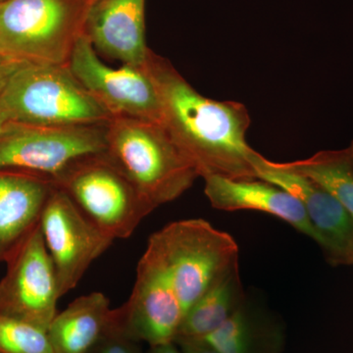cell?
Masks as SVG:
<instances>
[{"label":"cell","instance_id":"ffe728a7","mask_svg":"<svg viewBox=\"0 0 353 353\" xmlns=\"http://www.w3.org/2000/svg\"><path fill=\"white\" fill-rule=\"evenodd\" d=\"M202 341L218 353H252V329L245 303Z\"/></svg>","mask_w":353,"mask_h":353},{"label":"cell","instance_id":"4fadbf2b","mask_svg":"<svg viewBox=\"0 0 353 353\" xmlns=\"http://www.w3.org/2000/svg\"><path fill=\"white\" fill-rule=\"evenodd\" d=\"M145 0H97L88 11L85 34L94 50L123 64L145 66Z\"/></svg>","mask_w":353,"mask_h":353},{"label":"cell","instance_id":"6da1fadb","mask_svg":"<svg viewBox=\"0 0 353 353\" xmlns=\"http://www.w3.org/2000/svg\"><path fill=\"white\" fill-rule=\"evenodd\" d=\"M146 66L161 103L162 125L196 167L199 176L256 179L261 157L246 141L250 113L238 101H218L199 94L173 65L150 50Z\"/></svg>","mask_w":353,"mask_h":353},{"label":"cell","instance_id":"44dd1931","mask_svg":"<svg viewBox=\"0 0 353 353\" xmlns=\"http://www.w3.org/2000/svg\"><path fill=\"white\" fill-rule=\"evenodd\" d=\"M118 318V317H117ZM97 353H143L139 341L132 340L121 330L119 323L108 334Z\"/></svg>","mask_w":353,"mask_h":353},{"label":"cell","instance_id":"484cf974","mask_svg":"<svg viewBox=\"0 0 353 353\" xmlns=\"http://www.w3.org/2000/svg\"><path fill=\"white\" fill-rule=\"evenodd\" d=\"M350 265H353V245L352 248V253H350Z\"/></svg>","mask_w":353,"mask_h":353},{"label":"cell","instance_id":"4316f807","mask_svg":"<svg viewBox=\"0 0 353 353\" xmlns=\"http://www.w3.org/2000/svg\"><path fill=\"white\" fill-rule=\"evenodd\" d=\"M87 1L90 4V6H92L97 0H87Z\"/></svg>","mask_w":353,"mask_h":353},{"label":"cell","instance_id":"cb8c5ba5","mask_svg":"<svg viewBox=\"0 0 353 353\" xmlns=\"http://www.w3.org/2000/svg\"><path fill=\"white\" fill-rule=\"evenodd\" d=\"M150 353H181L176 347V343H165V345L150 347Z\"/></svg>","mask_w":353,"mask_h":353},{"label":"cell","instance_id":"f1b7e54d","mask_svg":"<svg viewBox=\"0 0 353 353\" xmlns=\"http://www.w3.org/2000/svg\"><path fill=\"white\" fill-rule=\"evenodd\" d=\"M6 1V0H0V2Z\"/></svg>","mask_w":353,"mask_h":353},{"label":"cell","instance_id":"f546056e","mask_svg":"<svg viewBox=\"0 0 353 353\" xmlns=\"http://www.w3.org/2000/svg\"><path fill=\"white\" fill-rule=\"evenodd\" d=\"M0 52H2L1 50H0Z\"/></svg>","mask_w":353,"mask_h":353},{"label":"cell","instance_id":"7c38bea8","mask_svg":"<svg viewBox=\"0 0 353 353\" xmlns=\"http://www.w3.org/2000/svg\"><path fill=\"white\" fill-rule=\"evenodd\" d=\"M257 178L282 188L303 204L318 236V245L334 265H350L353 245V218L319 183L260 157Z\"/></svg>","mask_w":353,"mask_h":353},{"label":"cell","instance_id":"3957f363","mask_svg":"<svg viewBox=\"0 0 353 353\" xmlns=\"http://www.w3.org/2000/svg\"><path fill=\"white\" fill-rule=\"evenodd\" d=\"M146 250L170 278L185 314L215 283L239 267L236 241L203 219L170 223L150 236Z\"/></svg>","mask_w":353,"mask_h":353},{"label":"cell","instance_id":"9a60e30c","mask_svg":"<svg viewBox=\"0 0 353 353\" xmlns=\"http://www.w3.org/2000/svg\"><path fill=\"white\" fill-rule=\"evenodd\" d=\"M54 185L43 176L0 169V262L38 226Z\"/></svg>","mask_w":353,"mask_h":353},{"label":"cell","instance_id":"52a82bcc","mask_svg":"<svg viewBox=\"0 0 353 353\" xmlns=\"http://www.w3.org/2000/svg\"><path fill=\"white\" fill-rule=\"evenodd\" d=\"M106 124L32 126L13 122L0 137V169L25 172L54 183L76 162L106 153Z\"/></svg>","mask_w":353,"mask_h":353},{"label":"cell","instance_id":"83f0119b","mask_svg":"<svg viewBox=\"0 0 353 353\" xmlns=\"http://www.w3.org/2000/svg\"><path fill=\"white\" fill-rule=\"evenodd\" d=\"M350 146H352V153H353V141L352 143V145H350Z\"/></svg>","mask_w":353,"mask_h":353},{"label":"cell","instance_id":"d6986e66","mask_svg":"<svg viewBox=\"0 0 353 353\" xmlns=\"http://www.w3.org/2000/svg\"><path fill=\"white\" fill-rule=\"evenodd\" d=\"M0 353H53L48 331L0 315Z\"/></svg>","mask_w":353,"mask_h":353},{"label":"cell","instance_id":"ac0fdd59","mask_svg":"<svg viewBox=\"0 0 353 353\" xmlns=\"http://www.w3.org/2000/svg\"><path fill=\"white\" fill-rule=\"evenodd\" d=\"M279 165L319 183L340 202L353 218L352 146L345 150H322L306 159Z\"/></svg>","mask_w":353,"mask_h":353},{"label":"cell","instance_id":"7402d4cb","mask_svg":"<svg viewBox=\"0 0 353 353\" xmlns=\"http://www.w3.org/2000/svg\"><path fill=\"white\" fill-rule=\"evenodd\" d=\"M26 63L27 62L21 61L17 58L0 52V94L6 90L14 74Z\"/></svg>","mask_w":353,"mask_h":353},{"label":"cell","instance_id":"2e32d148","mask_svg":"<svg viewBox=\"0 0 353 353\" xmlns=\"http://www.w3.org/2000/svg\"><path fill=\"white\" fill-rule=\"evenodd\" d=\"M117 323V311L102 292L78 297L48 330L53 353H97Z\"/></svg>","mask_w":353,"mask_h":353},{"label":"cell","instance_id":"8fae6325","mask_svg":"<svg viewBox=\"0 0 353 353\" xmlns=\"http://www.w3.org/2000/svg\"><path fill=\"white\" fill-rule=\"evenodd\" d=\"M116 310L121 330L150 347L175 343L185 316L170 278L148 250L139 260L131 296Z\"/></svg>","mask_w":353,"mask_h":353},{"label":"cell","instance_id":"e0dca14e","mask_svg":"<svg viewBox=\"0 0 353 353\" xmlns=\"http://www.w3.org/2000/svg\"><path fill=\"white\" fill-rule=\"evenodd\" d=\"M239 267L221 278L185 312L176 341H202L245 303Z\"/></svg>","mask_w":353,"mask_h":353},{"label":"cell","instance_id":"ba28073f","mask_svg":"<svg viewBox=\"0 0 353 353\" xmlns=\"http://www.w3.org/2000/svg\"><path fill=\"white\" fill-rule=\"evenodd\" d=\"M148 62V61H146ZM71 73L112 118L161 122L157 87L146 64L112 68L101 61L85 34L72 51Z\"/></svg>","mask_w":353,"mask_h":353},{"label":"cell","instance_id":"277c9868","mask_svg":"<svg viewBox=\"0 0 353 353\" xmlns=\"http://www.w3.org/2000/svg\"><path fill=\"white\" fill-rule=\"evenodd\" d=\"M0 112L32 126L99 125L112 119L68 65H23L0 94Z\"/></svg>","mask_w":353,"mask_h":353},{"label":"cell","instance_id":"7a4b0ae2","mask_svg":"<svg viewBox=\"0 0 353 353\" xmlns=\"http://www.w3.org/2000/svg\"><path fill=\"white\" fill-rule=\"evenodd\" d=\"M106 143V154L154 210L185 194L199 176L160 123L112 118Z\"/></svg>","mask_w":353,"mask_h":353},{"label":"cell","instance_id":"d4e9b609","mask_svg":"<svg viewBox=\"0 0 353 353\" xmlns=\"http://www.w3.org/2000/svg\"><path fill=\"white\" fill-rule=\"evenodd\" d=\"M12 121L9 120L6 114L0 112V137L6 134L7 130L12 125Z\"/></svg>","mask_w":353,"mask_h":353},{"label":"cell","instance_id":"5b68a950","mask_svg":"<svg viewBox=\"0 0 353 353\" xmlns=\"http://www.w3.org/2000/svg\"><path fill=\"white\" fill-rule=\"evenodd\" d=\"M90 6L87 0L0 2V50L27 63L68 65Z\"/></svg>","mask_w":353,"mask_h":353},{"label":"cell","instance_id":"603a6c76","mask_svg":"<svg viewBox=\"0 0 353 353\" xmlns=\"http://www.w3.org/2000/svg\"><path fill=\"white\" fill-rule=\"evenodd\" d=\"M176 343L180 347L181 353H218L203 341L182 340Z\"/></svg>","mask_w":353,"mask_h":353},{"label":"cell","instance_id":"9c48e42d","mask_svg":"<svg viewBox=\"0 0 353 353\" xmlns=\"http://www.w3.org/2000/svg\"><path fill=\"white\" fill-rule=\"evenodd\" d=\"M0 281V315L50 328L61 297L52 260L39 224L7 259Z\"/></svg>","mask_w":353,"mask_h":353},{"label":"cell","instance_id":"5bb4252c","mask_svg":"<svg viewBox=\"0 0 353 353\" xmlns=\"http://www.w3.org/2000/svg\"><path fill=\"white\" fill-rule=\"evenodd\" d=\"M204 192L211 205L223 211L253 210L285 221L318 243V236L303 204L287 190L261 179L205 176Z\"/></svg>","mask_w":353,"mask_h":353},{"label":"cell","instance_id":"30bf717a","mask_svg":"<svg viewBox=\"0 0 353 353\" xmlns=\"http://www.w3.org/2000/svg\"><path fill=\"white\" fill-rule=\"evenodd\" d=\"M39 228L57 271L61 296L76 288L92 262L114 241L57 185L44 205Z\"/></svg>","mask_w":353,"mask_h":353},{"label":"cell","instance_id":"8992f818","mask_svg":"<svg viewBox=\"0 0 353 353\" xmlns=\"http://www.w3.org/2000/svg\"><path fill=\"white\" fill-rule=\"evenodd\" d=\"M54 185L113 240L131 236L154 210L106 153L76 162Z\"/></svg>","mask_w":353,"mask_h":353}]
</instances>
